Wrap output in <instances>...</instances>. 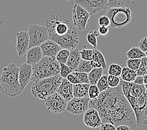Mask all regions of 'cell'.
<instances>
[{
  "label": "cell",
  "mask_w": 147,
  "mask_h": 130,
  "mask_svg": "<svg viewBox=\"0 0 147 130\" xmlns=\"http://www.w3.org/2000/svg\"><path fill=\"white\" fill-rule=\"evenodd\" d=\"M90 107L98 110L103 123L110 122L118 126L127 125L131 129L136 127L134 111L125 97L120 84L101 92L96 99L90 100Z\"/></svg>",
  "instance_id": "6da1fadb"
},
{
  "label": "cell",
  "mask_w": 147,
  "mask_h": 130,
  "mask_svg": "<svg viewBox=\"0 0 147 130\" xmlns=\"http://www.w3.org/2000/svg\"><path fill=\"white\" fill-rule=\"evenodd\" d=\"M125 97L134 111L136 126L147 127V90L145 85L120 81Z\"/></svg>",
  "instance_id": "7a4b0ae2"
},
{
  "label": "cell",
  "mask_w": 147,
  "mask_h": 130,
  "mask_svg": "<svg viewBox=\"0 0 147 130\" xmlns=\"http://www.w3.org/2000/svg\"><path fill=\"white\" fill-rule=\"evenodd\" d=\"M19 68L14 63L3 69L0 76V91L10 97H16L22 93L19 82Z\"/></svg>",
  "instance_id": "3957f363"
},
{
  "label": "cell",
  "mask_w": 147,
  "mask_h": 130,
  "mask_svg": "<svg viewBox=\"0 0 147 130\" xmlns=\"http://www.w3.org/2000/svg\"><path fill=\"white\" fill-rule=\"evenodd\" d=\"M32 69L31 80L34 82L59 74L60 65L55 57L43 56L39 62L32 65Z\"/></svg>",
  "instance_id": "277c9868"
},
{
  "label": "cell",
  "mask_w": 147,
  "mask_h": 130,
  "mask_svg": "<svg viewBox=\"0 0 147 130\" xmlns=\"http://www.w3.org/2000/svg\"><path fill=\"white\" fill-rule=\"evenodd\" d=\"M61 76L58 75L34 82L31 86V93L34 97L45 100L51 94L57 92L62 80Z\"/></svg>",
  "instance_id": "5b68a950"
},
{
  "label": "cell",
  "mask_w": 147,
  "mask_h": 130,
  "mask_svg": "<svg viewBox=\"0 0 147 130\" xmlns=\"http://www.w3.org/2000/svg\"><path fill=\"white\" fill-rule=\"evenodd\" d=\"M110 20L111 28H121L131 22V9L128 7L108 8L105 14Z\"/></svg>",
  "instance_id": "8992f818"
},
{
  "label": "cell",
  "mask_w": 147,
  "mask_h": 130,
  "mask_svg": "<svg viewBox=\"0 0 147 130\" xmlns=\"http://www.w3.org/2000/svg\"><path fill=\"white\" fill-rule=\"evenodd\" d=\"M50 39L55 41L60 46L62 49L72 50L79 43V36L77 31L71 27L68 32L63 35H58L54 33H49Z\"/></svg>",
  "instance_id": "52a82bcc"
},
{
  "label": "cell",
  "mask_w": 147,
  "mask_h": 130,
  "mask_svg": "<svg viewBox=\"0 0 147 130\" xmlns=\"http://www.w3.org/2000/svg\"><path fill=\"white\" fill-rule=\"evenodd\" d=\"M28 32L30 37L29 48L40 46L45 41L50 39V35L47 28L36 24H30Z\"/></svg>",
  "instance_id": "ba28073f"
},
{
  "label": "cell",
  "mask_w": 147,
  "mask_h": 130,
  "mask_svg": "<svg viewBox=\"0 0 147 130\" xmlns=\"http://www.w3.org/2000/svg\"><path fill=\"white\" fill-rule=\"evenodd\" d=\"M47 110L55 113H61L66 111L68 101L65 100L58 92L48 96L45 100Z\"/></svg>",
  "instance_id": "9c48e42d"
},
{
  "label": "cell",
  "mask_w": 147,
  "mask_h": 130,
  "mask_svg": "<svg viewBox=\"0 0 147 130\" xmlns=\"http://www.w3.org/2000/svg\"><path fill=\"white\" fill-rule=\"evenodd\" d=\"M72 14L74 25L80 31L85 30L87 23L91 16L90 14L83 7L77 3H75L73 6Z\"/></svg>",
  "instance_id": "30bf717a"
},
{
  "label": "cell",
  "mask_w": 147,
  "mask_h": 130,
  "mask_svg": "<svg viewBox=\"0 0 147 130\" xmlns=\"http://www.w3.org/2000/svg\"><path fill=\"white\" fill-rule=\"evenodd\" d=\"M89 101V96L84 98H73L68 102L66 111L74 115L84 114V113L90 108Z\"/></svg>",
  "instance_id": "8fae6325"
},
{
  "label": "cell",
  "mask_w": 147,
  "mask_h": 130,
  "mask_svg": "<svg viewBox=\"0 0 147 130\" xmlns=\"http://www.w3.org/2000/svg\"><path fill=\"white\" fill-rule=\"evenodd\" d=\"M75 2L83 7L90 15H95L108 8V0H75Z\"/></svg>",
  "instance_id": "7c38bea8"
},
{
  "label": "cell",
  "mask_w": 147,
  "mask_h": 130,
  "mask_svg": "<svg viewBox=\"0 0 147 130\" xmlns=\"http://www.w3.org/2000/svg\"><path fill=\"white\" fill-rule=\"evenodd\" d=\"M83 123L89 128H98L102 124V120L96 109L90 107L84 113Z\"/></svg>",
  "instance_id": "4fadbf2b"
},
{
  "label": "cell",
  "mask_w": 147,
  "mask_h": 130,
  "mask_svg": "<svg viewBox=\"0 0 147 130\" xmlns=\"http://www.w3.org/2000/svg\"><path fill=\"white\" fill-rule=\"evenodd\" d=\"M17 42L16 50L19 57H22L26 53L29 49L30 37L28 31H22L16 34Z\"/></svg>",
  "instance_id": "5bb4252c"
},
{
  "label": "cell",
  "mask_w": 147,
  "mask_h": 130,
  "mask_svg": "<svg viewBox=\"0 0 147 130\" xmlns=\"http://www.w3.org/2000/svg\"><path fill=\"white\" fill-rule=\"evenodd\" d=\"M32 74V65L28 63H23L19 67V82L22 92L24 91L28 84L31 80Z\"/></svg>",
  "instance_id": "9a60e30c"
},
{
  "label": "cell",
  "mask_w": 147,
  "mask_h": 130,
  "mask_svg": "<svg viewBox=\"0 0 147 130\" xmlns=\"http://www.w3.org/2000/svg\"><path fill=\"white\" fill-rule=\"evenodd\" d=\"M57 92L68 102L73 98V84L63 78Z\"/></svg>",
  "instance_id": "2e32d148"
},
{
  "label": "cell",
  "mask_w": 147,
  "mask_h": 130,
  "mask_svg": "<svg viewBox=\"0 0 147 130\" xmlns=\"http://www.w3.org/2000/svg\"><path fill=\"white\" fill-rule=\"evenodd\" d=\"M43 56L47 57H56L58 53L61 50V48L55 41L49 39L40 45Z\"/></svg>",
  "instance_id": "e0dca14e"
},
{
  "label": "cell",
  "mask_w": 147,
  "mask_h": 130,
  "mask_svg": "<svg viewBox=\"0 0 147 130\" xmlns=\"http://www.w3.org/2000/svg\"><path fill=\"white\" fill-rule=\"evenodd\" d=\"M26 63L31 65H34L39 62L43 57V51L40 46H34L28 49L26 53Z\"/></svg>",
  "instance_id": "ac0fdd59"
},
{
  "label": "cell",
  "mask_w": 147,
  "mask_h": 130,
  "mask_svg": "<svg viewBox=\"0 0 147 130\" xmlns=\"http://www.w3.org/2000/svg\"><path fill=\"white\" fill-rule=\"evenodd\" d=\"M66 79L73 85L79 83H90L88 73L85 72L73 71L68 75Z\"/></svg>",
  "instance_id": "d6986e66"
},
{
  "label": "cell",
  "mask_w": 147,
  "mask_h": 130,
  "mask_svg": "<svg viewBox=\"0 0 147 130\" xmlns=\"http://www.w3.org/2000/svg\"><path fill=\"white\" fill-rule=\"evenodd\" d=\"M81 55H80V51L78 49H73L70 51V53L66 61V64L69 67H71L73 71H75L78 68L79 63L81 61Z\"/></svg>",
  "instance_id": "ffe728a7"
},
{
  "label": "cell",
  "mask_w": 147,
  "mask_h": 130,
  "mask_svg": "<svg viewBox=\"0 0 147 130\" xmlns=\"http://www.w3.org/2000/svg\"><path fill=\"white\" fill-rule=\"evenodd\" d=\"M90 83H79L73 85V97L84 98L88 96Z\"/></svg>",
  "instance_id": "44dd1931"
},
{
  "label": "cell",
  "mask_w": 147,
  "mask_h": 130,
  "mask_svg": "<svg viewBox=\"0 0 147 130\" xmlns=\"http://www.w3.org/2000/svg\"><path fill=\"white\" fill-rule=\"evenodd\" d=\"M103 68L102 67L94 68L88 73L89 83L90 85H96L97 82L103 75Z\"/></svg>",
  "instance_id": "7402d4cb"
},
{
  "label": "cell",
  "mask_w": 147,
  "mask_h": 130,
  "mask_svg": "<svg viewBox=\"0 0 147 130\" xmlns=\"http://www.w3.org/2000/svg\"><path fill=\"white\" fill-rule=\"evenodd\" d=\"M136 76H137L136 71L128 68V66L122 68V71L120 75L121 80L127 82H134Z\"/></svg>",
  "instance_id": "603a6c76"
},
{
  "label": "cell",
  "mask_w": 147,
  "mask_h": 130,
  "mask_svg": "<svg viewBox=\"0 0 147 130\" xmlns=\"http://www.w3.org/2000/svg\"><path fill=\"white\" fill-rule=\"evenodd\" d=\"M126 55L128 59H142L146 57L145 53L139 47H132L126 53Z\"/></svg>",
  "instance_id": "cb8c5ba5"
},
{
  "label": "cell",
  "mask_w": 147,
  "mask_h": 130,
  "mask_svg": "<svg viewBox=\"0 0 147 130\" xmlns=\"http://www.w3.org/2000/svg\"><path fill=\"white\" fill-rule=\"evenodd\" d=\"M93 60L97 62L100 65L101 67H102L103 69H105L107 68V63L105 59L104 56L101 53V51L97 49L94 48L93 50Z\"/></svg>",
  "instance_id": "d4e9b609"
},
{
  "label": "cell",
  "mask_w": 147,
  "mask_h": 130,
  "mask_svg": "<svg viewBox=\"0 0 147 130\" xmlns=\"http://www.w3.org/2000/svg\"><path fill=\"white\" fill-rule=\"evenodd\" d=\"M131 0H108V8H120V7H128L130 5Z\"/></svg>",
  "instance_id": "484cf974"
},
{
  "label": "cell",
  "mask_w": 147,
  "mask_h": 130,
  "mask_svg": "<svg viewBox=\"0 0 147 130\" xmlns=\"http://www.w3.org/2000/svg\"><path fill=\"white\" fill-rule=\"evenodd\" d=\"M93 69L92 65H91L90 61L85 60V59H82L80 61L78 68H76L75 71L80 72H85L88 73L90 72L91 70Z\"/></svg>",
  "instance_id": "4316f807"
},
{
  "label": "cell",
  "mask_w": 147,
  "mask_h": 130,
  "mask_svg": "<svg viewBox=\"0 0 147 130\" xmlns=\"http://www.w3.org/2000/svg\"><path fill=\"white\" fill-rule=\"evenodd\" d=\"M98 31L93 30L90 31L86 35V40L94 48L97 47V38L100 36Z\"/></svg>",
  "instance_id": "83f0119b"
},
{
  "label": "cell",
  "mask_w": 147,
  "mask_h": 130,
  "mask_svg": "<svg viewBox=\"0 0 147 130\" xmlns=\"http://www.w3.org/2000/svg\"><path fill=\"white\" fill-rule=\"evenodd\" d=\"M70 53V50H68V49H61V50L59 51L57 55H56V59H57V61L59 63H65L68 60V57Z\"/></svg>",
  "instance_id": "f1b7e54d"
},
{
  "label": "cell",
  "mask_w": 147,
  "mask_h": 130,
  "mask_svg": "<svg viewBox=\"0 0 147 130\" xmlns=\"http://www.w3.org/2000/svg\"><path fill=\"white\" fill-rule=\"evenodd\" d=\"M96 86L98 88L100 92L106 91L110 88V86L108 85V75H102L100 79L98 80V82L96 83Z\"/></svg>",
  "instance_id": "f546056e"
},
{
  "label": "cell",
  "mask_w": 147,
  "mask_h": 130,
  "mask_svg": "<svg viewBox=\"0 0 147 130\" xmlns=\"http://www.w3.org/2000/svg\"><path fill=\"white\" fill-rule=\"evenodd\" d=\"M122 71V68L120 65L118 64H111L108 70V73L110 75H113L115 76H120Z\"/></svg>",
  "instance_id": "4dcf8cb0"
},
{
  "label": "cell",
  "mask_w": 147,
  "mask_h": 130,
  "mask_svg": "<svg viewBox=\"0 0 147 130\" xmlns=\"http://www.w3.org/2000/svg\"><path fill=\"white\" fill-rule=\"evenodd\" d=\"M60 65V72H59V75L61 76L62 78H66V77L68 76V75H69L73 71V69L69 67L65 63H59Z\"/></svg>",
  "instance_id": "1f68e13d"
},
{
  "label": "cell",
  "mask_w": 147,
  "mask_h": 130,
  "mask_svg": "<svg viewBox=\"0 0 147 130\" xmlns=\"http://www.w3.org/2000/svg\"><path fill=\"white\" fill-rule=\"evenodd\" d=\"M100 91L96 85H90L88 91V96L90 100L96 99L100 94Z\"/></svg>",
  "instance_id": "d6a6232c"
},
{
  "label": "cell",
  "mask_w": 147,
  "mask_h": 130,
  "mask_svg": "<svg viewBox=\"0 0 147 130\" xmlns=\"http://www.w3.org/2000/svg\"><path fill=\"white\" fill-rule=\"evenodd\" d=\"M141 63V59H128L127 61V65L130 69L137 71Z\"/></svg>",
  "instance_id": "836d02e7"
},
{
  "label": "cell",
  "mask_w": 147,
  "mask_h": 130,
  "mask_svg": "<svg viewBox=\"0 0 147 130\" xmlns=\"http://www.w3.org/2000/svg\"><path fill=\"white\" fill-rule=\"evenodd\" d=\"M147 58L146 57L141 59V63L138 69L136 71L137 75H145L147 74Z\"/></svg>",
  "instance_id": "e575fe53"
},
{
  "label": "cell",
  "mask_w": 147,
  "mask_h": 130,
  "mask_svg": "<svg viewBox=\"0 0 147 130\" xmlns=\"http://www.w3.org/2000/svg\"><path fill=\"white\" fill-rule=\"evenodd\" d=\"M80 55H81V58L85 60L91 61L93 58V50L91 49H85L80 51Z\"/></svg>",
  "instance_id": "d590c367"
},
{
  "label": "cell",
  "mask_w": 147,
  "mask_h": 130,
  "mask_svg": "<svg viewBox=\"0 0 147 130\" xmlns=\"http://www.w3.org/2000/svg\"><path fill=\"white\" fill-rule=\"evenodd\" d=\"M120 79L118 76L113 75L108 76V82L110 88L117 87L120 84Z\"/></svg>",
  "instance_id": "8d00e7d4"
},
{
  "label": "cell",
  "mask_w": 147,
  "mask_h": 130,
  "mask_svg": "<svg viewBox=\"0 0 147 130\" xmlns=\"http://www.w3.org/2000/svg\"><path fill=\"white\" fill-rule=\"evenodd\" d=\"M98 24L100 26L109 27L110 26V20L107 15L101 16L98 20Z\"/></svg>",
  "instance_id": "74e56055"
},
{
  "label": "cell",
  "mask_w": 147,
  "mask_h": 130,
  "mask_svg": "<svg viewBox=\"0 0 147 130\" xmlns=\"http://www.w3.org/2000/svg\"><path fill=\"white\" fill-rule=\"evenodd\" d=\"M100 130H117L116 126L110 122L103 123L99 127Z\"/></svg>",
  "instance_id": "f35d334b"
},
{
  "label": "cell",
  "mask_w": 147,
  "mask_h": 130,
  "mask_svg": "<svg viewBox=\"0 0 147 130\" xmlns=\"http://www.w3.org/2000/svg\"><path fill=\"white\" fill-rule=\"evenodd\" d=\"M138 47L145 53L147 51V36L143 38L138 43Z\"/></svg>",
  "instance_id": "ab89813d"
},
{
  "label": "cell",
  "mask_w": 147,
  "mask_h": 130,
  "mask_svg": "<svg viewBox=\"0 0 147 130\" xmlns=\"http://www.w3.org/2000/svg\"><path fill=\"white\" fill-rule=\"evenodd\" d=\"M98 32L100 35L102 36H106L109 32V28L108 26H100L98 28Z\"/></svg>",
  "instance_id": "60d3db41"
},
{
  "label": "cell",
  "mask_w": 147,
  "mask_h": 130,
  "mask_svg": "<svg viewBox=\"0 0 147 130\" xmlns=\"http://www.w3.org/2000/svg\"><path fill=\"white\" fill-rule=\"evenodd\" d=\"M135 83L138 84V85H144V81H143V76L137 75L135 79L134 82Z\"/></svg>",
  "instance_id": "b9f144b4"
},
{
  "label": "cell",
  "mask_w": 147,
  "mask_h": 130,
  "mask_svg": "<svg viewBox=\"0 0 147 130\" xmlns=\"http://www.w3.org/2000/svg\"><path fill=\"white\" fill-rule=\"evenodd\" d=\"M131 129V128H129V126L127 125H121L118 126H117V130H130Z\"/></svg>",
  "instance_id": "7bdbcfd3"
},
{
  "label": "cell",
  "mask_w": 147,
  "mask_h": 130,
  "mask_svg": "<svg viewBox=\"0 0 147 130\" xmlns=\"http://www.w3.org/2000/svg\"><path fill=\"white\" fill-rule=\"evenodd\" d=\"M90 62H91V65H92L93 68H99V67H101V66H100V65L99 64V63H98L97 62L94 61V60H93V59H92V60H91Z\"/></svg>",
  "instance_id": "ee69618b"
},
{
  "label": "cell",
  "mask_w": 147,
  "mask_h": 130,
  "mask_svg": "<svg viewBox=\"0 0 147 130\" xmlns=\"http://www.w3.org/2000/svg\"><path fill=\"white\" fill-rule=\"evenodd\" d=\"M143 81H144V85L147 84V74L143 75Z\"/></svg>",
  "instance_id": "f6af8a7d"
},
{
  "label": "cell",
  "mask_w": 147,
  "mask_h": 130,
  "mask_svg": "<svg viewBox=\"0 0 147 130\" xmlns=\"http://www.w3.org/2000/svg\"><path fill=\"white\" fill-rule=\"evenodd\" d=\"M145 88H146V90H147V84H146V85H145Z\"/></svg>",
  "instance_id": "bcb514c9"
},
{
  "label": "cell",
  "mask_w": 147,
  "mask_h": 130,
  "mask_svg": "<svg viewBox=\"0 0 147 130\" xmlns=\"http://www.w3.org/2000/svg\"><path fill=\"white\" fill-rule=\"evenodd\" d=\"M145 55H146V57L147 58V51L145 52Z\"/></svg>",
  "instance_id": "7dc6e473"
},
{
  "label": "cell",
  "mask_w": 147,
  "mask_h": 130,
  "mask_svg": "<svg viewBox=\"0 0 147 130\" xmlns=\"http://www.w3.org/2000/svg\"><path fill=\"white\" fill-rule=\"evenodd\" d=\"M68 1H69V0H68ZM74 1H75V0H74Z\"/></svg>",
  "instance_id": "c3c4849f"
},
{
  "label": "cell",
  "mask_w": 147,
  "mask_h": 130,
  "mask_svg": "<svg viewBox=\"0 0 147 130\" xmlns=\"http://www.w3.org/2000/svg\"><path fill=\"white\" fill-rule=\"evenodd\" d=\"M146 69H147V67H146Z\"/></svg>",
  "instance_id": "681fc988"
},
{
  "label": "cell",
  "mask_w": 147,
  "mask_h": 130,
  "mask_svg": "<svg viewBox=\"0 0 147 130\" xmlns=\"http://www.w3.org/2000/svg\"><path fill=\"white\" fill-rule=\"evenodd\" d=\"M66 1H68V0H66Z\"/></svg>",
  "instance_id": "f907efd6"
}]
</instances>
